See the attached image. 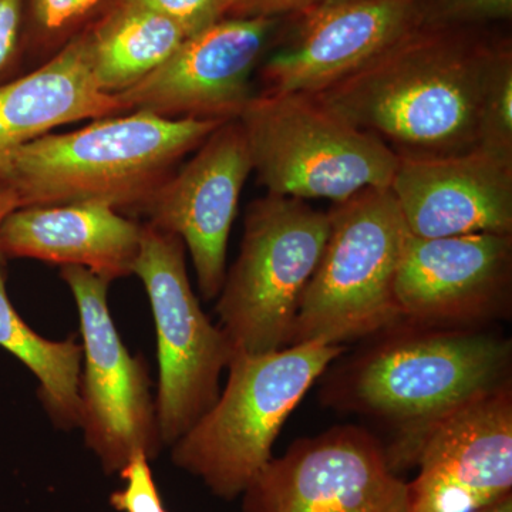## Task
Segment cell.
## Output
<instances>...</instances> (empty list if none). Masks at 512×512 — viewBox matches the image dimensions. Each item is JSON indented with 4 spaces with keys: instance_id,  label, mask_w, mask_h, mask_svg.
<instances>
[{
    "instance_id": "cell-14",
    "label": "cell",
    "mask_w": 512,
    "mask_h": 512,
    "mask_svg": "<svg viewBox=\"0 0 512 512\" xmlns=\"http://www.w3.org/2000/svg\"><path fill=\"white\" fill-rule=\"evenodd\" d=\"M416 464L412 512H474L510 494L511 384L439 421L424 437Z\"/></svg>"
},
{
    "instance_id": "cell-17",
    "label": "cell",
    "mask_w": 512,
    "mask_h": 512,
    "mask_svg": "<svg viewBox=\"0 0 512 512\" xmlns=\"http://www.w3.org/2000/svg\"><path fill=\"white\" fill-rule=\"evenodd\" d=\"M141 225L99 202L28 205L10 212L0 227V254L62 266H82L101 278L131 275Z\"/></svg>"
},
{
    "instance_id": "cell-6",
    "label": "cell",
    "mask_w": 512,
    "mask_h": 512,
    "mask_svg": "<svg viewBox=\"0 0 512 512\" xmlns=\"http://www.w3.org/2000/svg\"><path fill=\"white\" fill-rule=\"evenodd\" d=\"M238 121L268 194L338 204L367 188H389L399 164L383 141L308 94H258Z\"/></svg>"
},
{
    "instance_id": "cell-29",
    "label": "cell",
    "mask_w": 512,
    "mask_h": 512,
    "mask_svg": "<svg viewBox=\"0 0 512 512\" xmlns=\"http://www.w3.org/2000/svg\"><path fill=\"white\" fill-rule=\"evenodd\" d=\"M474 512H512V494L504 495Z\"/></svg>"
},
{
    "instance_id": "cell-12",
    "label": "cell",
    "mask_w": 512,
    "mask_h": 512,
    "mask_svg": "<svg viewBox=\"0 0 512 512\" xmlns=\"http://www.w3.org/2000/svg\"><path fill=\"white\" fill-rule=\"evenodd\" d=\"M426 0H323L299 13L288 45L262 67L264 92L316 94L419 28Z\"/></svg>"
},
{
    "instance_id": "cell-8",
    "label": "cell",
    "mask_w": 512,
    "mask_h": 512,
    "mask_svg": "<svg viewBox=\"0 0 512 512\" xmlns=\"http://www.w3.org/2000/svg\"><path fill=\"white\" fill-rule=\"evenodd\" d=\"M133 274L146 288L156 322L158 431L163 446H173L217 402L220 376L234 348L202 312L177 235L141 225Z\"/></svg>"
},
{
    "instance_id": "cell-13",
    "label": "cell",
    "mask_w": 512,
    "mask_h": 512,
    "mask_svg": "<svg viewBox=\"0 0 512 512\" xmlns=\"http://www.w3.org/2000/svg\"><path fill=\"white\" fill-rule=\"evenodd\" d=\"M251 173L241 123L227 121L147 202L150 224L187 245L205 299L217 298L224 285L229 232Z\"/></svg>"
},
{
    "instance_id": "cell-7",
    "label": "cell",
    "mask_w": 512,
    "mask_h": 512,
    "mask_svg": "<svg viewBox=\"0 0 512 512\" xmlns=\"http://www.w3.org/2000/svg\"><path fill=\"white\" fill-rule=\"evenodd\" d=\"M330 232L329 212L298 198L268 194L248 207L241 251L217 303L234 352L288 348L303 292Z\"/></svg>"
},
{
    "instance_id": "cell-11",
    "label": "cell",
    "mask_w": 512,
    "mask_h": 512,
    "mask_svg": "<svg viewBox=\"0 0 512 512\" xmlns=\"http://www.w3.org/2000/svg\"><path fill=\"white\" fill-rule=\"evenodd\" d=\"M278 19L225 18L187 37L173 56L116 94L128 111L165 119L238 120L255 96L251 76Z\"/></svg>"
},
{
    "instance_id": "cell-20",
    "label": "cell",
    "mask_w": 512,
    "mask_h": 512,
    "mask_svg": "<svg viewBox=\"0 0 512 512\" xmlns=\"http://www.w3.org/2000/svg\"><path fill=\"white\" fill-rule=\"evenodd\" d=\"M0 261V346L39 380L47 413L63 429L79 427L83 346L73 339L47 340L29 328L10 302Z\"/></svg>"
},
{
    "instance_id": "cell-5",
    "label": "cell",
    "mask_w": 512,
    "mask_h": 512,
    "mask_svg": "<svg viewBox=\"0 0 512 512\" xmlns=\"http://www.w3.org/2000/svg\"><path fill=\"white\" fill-rule=\"evenodd\" d=\"M329 217L328 242L303 292L289 346H342L402 319L394 285L410 232L390 188L357 192Z\"/></svg>"
},
{
    "instance_id": "cell-19",
    "label": "cell",
    "mask_w": 512,
    "mask_h": 512,
    "mask_svg": "<svg viewBox=\"0 0 512 512\" xmlns=\"http://www.w3.org/2000/svg\"><path fill=\"white\" fill-rule=\"evenodd\" d=\"M86 35L94 80L114 96L157 70L187 39L171 20L123 2L87 28Z\"/></svg>"
},
{
    "instance_id": "cell-22",
    "label": "cell",
    "mask_w": 512,
    "mask_h": 512,
    "mask_svg": "<svg viewBox=\"0 0 512 512\" xmlns=\"http://www.w3.org/2000/svg\"><path fill=\"white\" fill-rule=\"evenodd\" d=\"M117 3L119 0H29L30 18L40 42L64 46Z\"/></svg>"
},
{
    "instance_id": "cell-26",
    "label": "cell",
    "mask_w": 512,
    "mask_h": 512,
    "mask_svg": "<svg viewBox=\"0 0 512 512\" xmlns=\"http://www.w3.org/2000/svg\"><path fill=\"white\" fill-rule=\"evenodd\" d=\"M323 0H227L228 18L278 19L299 15Z\"/></svg>"
},
{
    "instance_id": "cell-25",
    "label": "cell",
    "mask_w": 512,
    "mask_h": 512,
    "mask_svg": "<svg viewBox=\"0 0 512 512\" xmlns=\"http://www.w3.org/2000/svg\"><path fill=\"white\" fill-rule=\"evenodd\" d=\"M171 20L187 37L228 18L227 0H119Z\"/></svg>"
},
{
    "instance_id": "cell-2",
    "label": "cell",
    "mask_w": 512,
    "mask_h": 512,
    "mask_svg": "<svg viewBox=\"0 0 512 512\" xmlns=\"http://www.w3.org/2000/svg\"><path fill=\"white\" fill-rule=\"evenodd\" d=\"M221 124L165 119L147 111L94 120L20 147L0 171V183L18 194L20 207L73 202H99L116 210L146 207L181 158Z\"/></svg>"
},
{
    "instance_id": "cell-24",
    "label": "cell",
    "mask_w": 512,
    "mask_h": 512,
    "mask_svg": "<svg viewBox=\"0 0 512 512\" xmlns=\"http://www.w3.org/2000/svg\"><path fill=\"white\" fill-rule=\"evenodd\" d=\"M120 476L126 481V487L120 491H114L110 495V504L114 510L119 512H168L165 510L163 500L153 471L150 468V458L143 451H137L130 460Z\"/></svg>"
},
{
    "instance_id": "cell-18",
    "label": "cell",
    "mask_w": 512,
    "mask_h": 512,
    "mask_svg": "<svg viewBox=\"0 0 512 512\" xmlns=\"http://www.w3.org/2000/svg\"><path fill=\"white\" fill-rule=\"evenodd\" d=\"M124 113L119 97L94 80L83 30L39 69L0 86V171L16 150L57 127Z\"/></svg>"
},
{
    "instance_id": "cell-1",
    "label": "cell",
    "mask_w": 512,
    "mask_h": 512,
    "mask_svg": "<svg viewBox=\"0 0 512 512\" xmlns=\"http://www.w3.org/2000/svg\"><path fill=\"white\" fill-rule=\"evenodd\" d=\"M495 46L466 29L419 26L311 96L399 157L466 153L478 146L481 94Z\"/></svg>"
},
{
    "instance_id": "cell-3",
    "label": "cell",
    "mask_w": 512,
    "mask_h": 512,
    "mask_svg": "<svg viewBox=\"0 0 512 512\" xmlns=\"http://www.w3.org/2000/svg\"><path fill=\"white\" fill-rule=\"evenodd\" d=\"M343 350L301 343L261 355L234 352L225 389L171 446V460L224 500L244 494L271 463L286 419Z\"/></svg>"
},
{
    "instance_id": "cell-27",
    "label": "cell",
    "mask_w": 512,
    "mask_h": 512,
    "mask_svg": "<svg viewBox=\"0 0 512 512\" xmlns=\"http://www.w3.org/2000/svg\"><path fill=\"white\" fill-rule=\"evenodd\" d=\"M25 0H0V73L18 49Z\"/></svg>"
},
{
    "instance_id": "cell-4",
    "label": "cell",
    "mask_w": 512,
    "mask_h": 512,
    "mask_svg": "<svg viewBox=\"0 0 512 512\" xmlns=\"http://www.w3.org/2000/svg\"><path fill=\"white\" fill-rule=\"evenodd\" d=\"M511 343L488 333H426L392 340L360 362L350 399L402 424L386 451L394 473L416 464L424 437L468 403L510 384Z\"/></svg>"
},
{
    "instance_id": "cell-10",
    "label": "cell",
    "mask_w": 512,
    "mask_h": 512,
    "mask_svg": "<svg viewBox=\"0 0 512 512\" xmlns=\"http://www.w3.org/2000/svg\"><path fill=\"white\" fill-rule=\"evenodd\" d=\"M244 512H412L409 484L366 431L338 427L293 444L244 493Z\"/></svg>"
},
{
    "instance_id": "cell-15",
    "label": "cell",
    "mask_w": 512,
    "mask_h": 512,
    "mask_svg": "<svg viewBox=\"0 0 512 512\" xmlns=\"http://www.w3.org/2000/svg\"><path fill=\"white\" fill-rule=\"evenodd\" d=\"M511 274L512 235L409 234L394 293L402 318L424 325L473 322L507 303Z\"/></svg>"
},
{
    "instance_id": "cell-23",
    "label": "cell",
    "mask_w": 512,
    "mask_h": 512,
    "mask_svg": "<svg viewBox=\"0 0 512 512\" xmlns=\"http://www.w3.org/2000/svg\"><path fill=\"white\" fill-rule=\"evenodd\" d=\"M511 16L512 0H426L420 26L466 29Z\"/></svg>"
},
{
    "instance_id": "cell-21",
    "label": "cell",
    "mask_w": 512,
    "mask_h": 512,
    "mask_svg": "<svg viewBox=\"0 0 512 512\" xmlns=\"http://www.w3.org/2000/svg\"><path fill=\"white\" fill-rule=\"evenodd\" d=\"M477 148L512 161V50L507 43L495 46L485 74Z\"/></svg>"
},
{
    "instance_id": "cell-16",
    "label": "cell",
    "mask_w": 512,
    "mask_h": 512,
    "mask_svg": "<svg viewBox=\"0 0 512 512\" xmlns=\"http://www.w3.org/2000/svg\"><path fill=\"white\" fill-rule=\"evenodd\" d=\"M389 188L414 237L512 235V161L481 148L399 157Z\"/></svg>"
},
{
    "instance_id": "cell-28",
    "label": "cell",
    "mask_w": 512,
    "mask_h": 512,
    "mask_svg": "<svg viewBox=\"0 0 512 512\" xmlns=\"http://www.w3.org/2000/svg\"><path fill=\"white\" fill-rule=\"evenodd\" d=\"M20 207L18 194L9 187L8 184L0 183V227L6 217ZM0 261H3V255L0 254Z\"/></svg>"
},
{
    "instance_id": "cell-9",
    "label": "cell",
    "mask_w": 512,
    "mask_h": 512,
    "mask_svg": "<svg viewBox=\"0 0 512 512\" xmlns=\"http://www.w3.org/2000/svg\"><path fill=\"white\" fill-rule=\"evenodd\" d=\"M83 335L80 423L84 443L104 473H120L137 451L150 460L163 448L146 366L124 346L107 302L110 281L82 266H62Z\"/></svg>"
}]
</instances>
